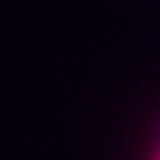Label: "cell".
Returning <instances> with one entry per match:
<instances>
[{"instance_id":"6da1fadb","label":"cell","mask_w":160,"mask_h":160,"mask_svg":"<svg viewBox=\"0 0 160 160\" xmlns=\"http://www.w3.org/2000/svg\"><path fill=\"white\" fill-rule=\"evenodd\" d=\"M157 160H160V157H157Z\"/></svg>"}]
</instances>
